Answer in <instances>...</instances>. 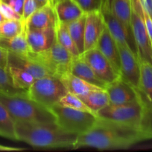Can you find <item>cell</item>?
Segmentation results:
<instances>
[{
	"instance_id": "6da1fadb",
	"label": "cell",
	"mask_w": 152,
	"mask_h": 152,
	"mask_svg": "<svg viewBox=\"0 0 152 152\" xmlns=\"http://www.w3.org/2000/svg\"><path fill=\"white\" fill-rule=\"evenodd\" d=\"M142 140H145L139 129L98 118L92 129L78 135L74 148L126 149Z\"/></svg>"
},
{
	"instance_id": "7a4b0ae2",
	"label": "cell",
	"mask_w": 152,
	"mask_h": 152,
	"mask_svg": "<svg viewBox=\"0 0 152 152\" xmlns=\"http://www.w3.org/2000/svg\"><path fill=\"white\" fill-rule=\"evenodd\" d=\"M17 141L34 148H74L78 135L66 132L53 123H30L15 122Z\"/></svg>"
},
{
	"instance_id": "3957f363",
	"label": "cell",
	"mask_w": 152,
	"mask_h": 152,
	"mask_svg": "<svg viewBox=\"0 0 152 152\" xmlns=\"http://www.w3.org/2000/svg\"><path fill=\"white\" fill-rule=\"evenodd\" d=\"M0 102L7 108L15 122L56 123L55 116L49 108L30 99L26 93L16 95H6L0 93Z\"/></svg>"
},
{
	"instance_id": "277c9868",
	"label": "cell",
	"mask_w": 152,
	"mask_h": 152,
	"mask_svg": "<svg viewBox=\"0 0 152 152\" xmlns=\"http://www.w3.org/2000/svg\"><path fill=\"white\" fill-rule=\"evenodd\" d=\"M58 126L66 132L77 135L88 132L95 124L98 117L95 114L62 106L59 104L50 107Z\"/></svg>"
},
{
	"instance_id": "5b68a950",
	"label": "cell",
	"mask_w": 152,
	"mask_h": 152,
	"mask_svg": "<svg viewBox=\"0 0 152 152\" xmlns=\"http://www.w3.org/2000/svg\"><path fill=\"white\" fill-rule=\"evenodd\" d=\"M66 93V89L59 77L49 76L35 80L27 90L26 94L32 100L49 108L58 104Z\"/></svg>"
},
{
	"instance_id": "8992f818",
	"label": "cell",
	"mask_w": 152,
	"mask_h": 152,
	"mask_svg": "<svg viewBox=\"0 0 152 152\" xmlns=\"http://www.w3.org/2000/svg\"><path fill=\"white\" fill-rule=\"evenodd\" d=\"M144 105L140 99L121 104H109L96 113L98 118L127 125L140 129Z\"/></svg>"
},
{
	"instance_id": "52a82bcc",
	"label": "cell",
	"mask_w": 152,
	"mask_h": 152,
	"mask_svg": "<svg viewBox=\"0 0 152 152\" xmlns=\"http://www.w3.org/2000/svg\"><path fill=\"white\" fill-rule=\"evenodd\" d=\"M29 56L41 64L52 76L60 77L69 71L74 56L57 40L47 50L39 53L29 52Z\"/></svg>"
},
{
	"instance_id": "ba28073f",
	"label": "cell",
	"mask_w": 152,
	"mask_h": 152,
	"mask_svg": "<svg viewBox=\"0 0 152 152\" xmlns=\"http://www.w3.org/2000/svg\"><path fill=\"white\" fill-rule=\"evenodd\" d=\"M132 13L131 28L139 61H147L152 65V43L149 37L142 14L140 0H131Z\"/></svg>"
},
{
	"instance_id": "9c48e42d",
	"label": "cell",
	"mask_w": 152,
	"mask_h": 152,
	"mask_svg": "<svg viewBox=\"0 0 152 152\" xmlns=\"http://www.w3.org/2000/svg\"><path fill=\"white\" fill-rule=\"evenodd\" d=\"M86 63L99 80L106 85L112 83L121 77L116 71L108 59L101 53L97 48L86 50L80 54Z\"/></svg>"
},
{
	"instance_id": "30bf717a",
	"label": "cell",
	"mask_w": 152,
	"mask_h": 152,
	"mask_svg": "<svg viewBox=\"0 0 152 152\" xmlns=\"http://www.w3.org/2000/svg\"><path fill=\"white\" fill-rule=\"evenodd\" d=\"M120 54L121 77L136 90L139 87L140 78V61L137 53L126 45H118Z\"/></svg>"
},
{
	"instance_id": "8fae6325",
	"label": "cell",
	"mask_w": 152,
	"mask_h": 152,
	"mask_svg": "<svg viewBox=\"0 0 152 152\" xmlns=\"http://www.w3.org/2000/svg\"><path fill=\"white\" fill-rule=\"evenodd\" d=\"M101 10L105 22L106 28H107L117 45L129 46L137 54V48L132 32L129 31L117 18L113 16L108 5L106 4L102 6Z\"/></svg>"
},
{
	"instance_id": "7c38bea8",
	"label": "cell",
	"mask_w": 152,
	"mask_h": 152,
	"mask_svg": "<svg viewBox=\"0 0 152 152\" xmlns=\"http://www.w3.org/2000/svg\"><path fill=\"white\" fill-rule=\"evenodd\" d=\"M105 90L108 94L110 104L121 105L139 99L135 88L119 77L106 86Z\"/></svg>"
},
{
	"instance_id": "4fadbf2b",
	"label": "cell",
	"mask_w": 152,
	"mask_h": 152,
	"mask_svg": "<svg viewBox=\"0 0 152 152\" xmlns=\"http://www.w3.org/2000/svg\"><path fill=\"white\" fill-rule=\"evenodd\" d=\"M25 36L30 52L39 53L49 49L56 40L55 27L31 29L25 26Z\"/></svg>"
},
{
	"instance_id": "5bb4252c",
	"label": "cell",
	"mask_w": 152,
	"mask_h": 152,
	"mask_svg": "<svg viewBox=\"0 0 152 152\" xmlns=\"http://www.w3.org/2000/svg\"><path fill=\"white\" fill-rule=\"evenodd\" d=\"M101 10L86 13L84 30V51L96 47L105 28Z\"/></svg>"
},
{
	"instance_id": "9a60e30c",
	"label": "cell",
	"mask_w": 152,
	"mask_h": 152,
	"mask_svg": "<svg viewBox=\"0 0 152 152\" xmlns=\"http://www.w3.org/2000/svg\"><path fill=\"white\" fill-rule=\"evenodd\" d=\"M7 65H13L25 70L34 76L36 80L42 77L52 76L41 64L31 57L29 54L19 55L8 52Z\"/></svg>"
},
{
	"instance_id": "2e32d148",
	"label": "cell",
	"mask_w": 152,
	"mask_h": 152,
	"mask_svg": "<svg viewBox=\"0 0 152 152\" xmlns=\"http://www.w3.org/2000/svg\"><path fill=\"white\" fill-rule=\"evenodd\" d=\"M58 19L52 3L37 9L25 22V26L31 29H42L56 26Z\"/></svg>"
},
{
	"instance_id": "e0dca14e",
	"label": "cell",
	"mask_w": 152,
	"mask_h": 152,
	"mask_svg": "<svg viewBox=\"0 0 152 152\" xmlns=\"http://www.w3.org/2000/svg\"><path fill=\"white\" fill-rule=\"evenodd\" d=\"M95 48H97L101 51V53L108 59L116 72L121 76L120 54H119V48L106 26Z\"/></svg>"
},
{
	"instance_id": "ac0fdd59",
	"label": "cell",
	"mask_w": 152,
	"mask_h": 152,
	"mask_svg": "<svg viewBox=\"0 0 152 152\" xmlns=\"http://www.w3.org/2000/svg\"><path fill=\"white\" fill-rule=\"evenodd\" d=\"M137 91L144 108L152 106V65L147 61H140L139 83Z\"/></svg>"
},
{
	"instance_id": "d6986e66",
	"label": "cell",
	"mask_w": 152,
	"mask_h": 152,
	"mask_svg": "<svg viewBox=\"0 0 152 152\" xmlns=\"http://www.w3.org/2000/svg\"><path fill=\"white\" fill-rule=\"evenodd\" d=\"M59 78L62 81L67 91L77 96L86 95L92 91L98 90V89H105L99 87V86L91 84V83L73 75L69 71L64 73Z\"/></svg>"
},
{
	"instance_id": "ffe728a7",
	"label": "cell",
	"mask_w": 152,
	"mask_h": 152,
	"mask_svg": "<svg viewBox=\"0 0 152 152\" xmlns=\"http://www.w3.org/2000/svg\"><path fill=\"white\" fill-rule=\"evenodd\" d=\"M69 72L91 84L99 86L103 88H105L107 86L104 82L98 78L90 66L86 63L80 55L72 59L69 67Z\"/></svg>"
},
{
	"instance_id": "44dd1931",
	"label": "cell",
	"mask_w": 152,
	"mask_h": 152,
	"mask_svg": "<svg viewBox=\"0 0 152 152\" xmlns=\"http://www.w3.org/2000/svg\"><path fill=\"white\" fill-rule=\"evenodd\" d=\"M53 6L58 20L64 23L72 22L85 14L74 0H61Z\"/></svg>"
},
{
	"instance_id": "7402d4cb",
	"label": "cell",
	"mask_w": 152,
	"mask_h": 152,
	"mask_svg": "<svg viewBox=\"0 0 152 152\" xmlns=\"http://www.w3.org/2000/svg\"><path fill=\"white\" fill-rule=\"evenodd\" d=\"M106 4L108 5L113 16L117 18L129 31H131V13H132L131 0H108L104 5Z\"/></svg>"
},
{
	"instance_id": "603a6c76",
	"label": "cell",
	"mask_w": 152,
	"mask_h": 152,
	"mask_svg": "<svg viewBox=\"0 0 152 152\" xmlns=\"http://www.w3.org/2000/svg\"><path fill=\"white\" fill-rule=\"evenodd\" d=\"M0 45L8 52L16 54L27 55L30 52L25 30L22 33L13 37H0Z\"/></svg>"
},
{
	"instance_id": "cb8c5ba5",
	"label": "cell",
	"mask_w": 152,
	"mask_h": 152,
	"mask_svg": "<svg viewBox=\"0 0 152 152\" xmlns=\"http://www.w3.org/2000/svg\"><path fill=\"white\" fill-rule=\"evenodd\" d=\"M79 97L95 115L99 110L102 109L103 108L110 104L108 94L105 89L92 91L87 94Z\"/></svg>"
},
{
	"instance_id": "d4e9b609",
	"label": "cell",
	"mask_w": 152,
	"mask_h": 152,
	"mask_svg": "<svg viewBox=\"0 0 152 152\" xmlns=\"http://www.w3.org/2000/svg\"><path fill=\"white\" fill-rule=\"evenodd\" d=\"M86 13L75 20L66 23L69 32L80 54L84 52V30Z\"/></svg>"
},
{
	"instance_id": "484cf974",
	"label": "cell",
	"mask_w": 152,
	"mask_h": 152,
	"mask_svg": "<svg viewBox=\"0 0 152 152\" xmlns=\"http://www.w3.org/2000/svg\"><path fill=\"white\" fill-rule=\"evenodd\" d=\"M7 70L11 77L13 86L16 88L27 91L36 80L34 76L18 67L7 65Z\"/></svg>"
},
{
	"instance_id": "4316f807",
	"label": "cell",
	"mask_w": 152,
	"mask_h": 152,
	"mask_svg": "<svg viewBox=\"0 0 152 152\" xmlns=\"http://www.w3.org/2000/svg\"><path fill=\"white\" fill-rule=\"evenodd\" d=\"M55 33L56 40L64 48L66 49L74 57L80 56V53L69 32L66 23L58 20L55 26Z\"/></svg>"
},
{
	"instance_id": "83f0119b",
	"label": "cell",
	"mask_w": 152,
	"mask_h": 152,
	"mask_svg": "<svg viewBox=\"0 0 152 152\" xmlns=\"http://www.w3.org/2000/svg\"><path fill=\"white\" fill-rule=\"evenodd\" d=\"M0 137L17 141L15 121L7 108L0 102Z\"/></svg>"
},
{
	"instance_id": "f1b7e54d",
	"label": "cell",
	"mask_w": 152,
	"mask_h": 152,
	"mask_svg": "<svg viewBox=\"0 0 152 152\" xmlns=\"http://www.w3.org/2000/svg\"><path fill=\"white\" fill-rule=\"evenodd\" d=\"M25 30V22L19 19H6L0 23V37L10 38Z\"/></svg>"
},
{
	"instance_id": "f546056e",
	"label": "cell",
	"mask_w": 152,
	"mask_h": 152,
	"mask_svg": "<svg viewBox=\"0 0 152 152\" xmlns=\"http://www.w3.org/2000/svg\"><path fill=\"white\" fill-rule=\"evenodd\" d=\"M26 92L27 91L16 88L13 86L7 70L0 67V93L6 95H16L25 94Z\"/></svg>"
},
{
	"instance_id": "4dcf8cb0",
	"label": "cell",
	"mask_w": 152,
	"mask_h": 152,
	"mask_svg": "<svg viewBox=\"0 0 152 152\" xmlns=\"http://www.w3.org/2000/svg\"><path fill=\"white\" fill-rule=\"evenodd\" d=\"M58 104L62 105V106L72 108V109L86 111V112H90L94 114L79 96L68 91L60 99L59 102Z\"/></svg>"
},
{
	"instance_id": "1f68e13d",
	"label": "cell",
	"mask_w": 152,
	"mask_h": 152,
	"mask_svg": "<svg viewBox=\"0 0 152 152\" xmlns=\"http://www.w3.org/2000/svg\"><path fill=\"white\" fill-rule=\"evenodd\" d=\"M140 131L144 140L152 139V106L144 108Z\"/></svg>"
},
{
	"instance_id": "d6a6232c",
	"label": "cell",
	"mask_w": 152,
	"mask_h": 152,
	"mask_svg": "<svg viewBox=\"0 0 152 152\" xmlns=\"http://www.w3.org/2000/svg\"><path fill=\"white\" fill-rule=\"evenodd\" d=\"M84 13L101 10L102 7V0H74Z\"/></svg>"
},
{
	"instance_id": "836d02e7",
	"label": "cell",
	"mask_w": 152,
	"mask_h": 152,
	"mask_svg": "<svg viewBox=\"0 0 152 152\" xmlns=\"http://www.w3.org/2000/svg\"><path fill=\"white\" fill-rule=\"evenodd\" d=\"M0 12L6 19H19L22 20V16L15 11L9 4L0 0Z\"/></svg>"
},
{
	"instance_id": "e575fe53",
	"label": "cell",
	"mask_w": 152,
	"mask_h": 152,
	"mask_svg": "<svg viewBox=\"0 0 152 152\" xmlns=\"http://www.w3.org/2000/svg\"><path fill=\"white\" fill-rule=\"evenodd\" d=\"M38 8L35 0H25L22 8V20L25 22Z\"/></svg>"
},
{
	"instance_id": "d590c367",
	"label": "cell",
	"mask_w": 152,
	"mask_h": 152,
	"mask_svg": "<svg viewBox=\"0 0 152 152\" xmlns=\"http://www.w3.org/2000/svg\"><path fill=\"white\" fill-rule=\"evenodd\" d=\"M5 3L13 7V10L17 12L19 14L22 16V8H23L24 1L25 0H2Z\"/></svg>"
},
{
	"instance_id": "8d00e7d4",
	"label": "cell",
	"mask_w": 152,
	"mask_h": 152,
	"mask_svg": "<svg viewBox=\"0 0 152 152\" xmlns=\"http://www.w3.org/2000/svg\"><path fill=\"white\" fill-rule=\"evenodd\" d=\"M8 51L0 45V67L7 69Z\"/></svg>"
},
{
	"instance_id": "74e56055",
	"label": "cell",
	"mask_w": 152,
	"mask_h": 152,
	"mask_svg": "<svg viewBox=\"0 0 152 152\" xmlns=\"http://www.w3.org/2000/svg\"><path fill=\"white\" fill-rule=\"evenodd\" d=\"M142 5L152 19V0H140Z\"/></svg>"
},
{
	"instance_id": "f35d334b",
	"label": "cell",
	"mask_w": 152,
	"mask_h": 152,
	"mask_svg": "<svg viewBox=\"0 0 152 152\" xmlns=\"http://www.w3.org/2000/svg\"><path fill=\"white\" fill-rule=\"evenodd\" d=\"M25 150V148H14V147H8L4 146V145H0V151H23Z\"/></svg>"
},
{
	"instance_id": "ab89813d",
	"label": "cell",
	"mask_w": 152,
	"mask_h": 152,
	"mask_svg": "<svg viewBox=\"0 0 152 152\" xmlns=\"http://www.w3.org/2000/svg\"><path fill=\"white\" fill-rule=\"evenodd\" d=\"M35 1L38 5L39 8L49 4V3H51V0H35Z\"/></svg>"
},
{
	"instance_id": "60d3db41",
	"label": "cell",
	"mask_w": 152,
	"mask_h": 152,
	"mask_svg": "<svg viewBox=\"0 0 152 152\" xmlns=\"http://www.w3.org/2000/svg\"><path fill=\"white\" fill-rule=\"evenodd\" d=\"M4 20H6V19L4 17V16H3V15L1 14V12H0V23H1L2 22H4Z\"/></svg>"
},
{
	"instance_id": "b9f144b4",
	"label": "cell",
	"mask_w": 152,
	"mask_h": 152,
	"mask_svg": "<svg viewBox=\"0 0 152 152\" xmlns=\"http://www.w3.org/2000/svg\"><path fill=\"white\" fill-rule=\"evenodd\" d=\"M60 1H61V0H51V3L52 4V5H54V4H56L57 2H58Z\"/></svg>"
},
{
	"instance_id": "7bdbcfd3",
	"label": "cell",
	"mask_w": 152,
	"mask_h": 152,
	"mask_svg": "<svg viewBox=\"0 0 152 152\" xmlns=\"http://www.w3.org/2000/svg\"><path fill=\"white\" fill-rule=\"evenodd\" d=\"M107 1H108V0H102V1H103V4H102V6L104 5V4H105L107 2Z\"/></svg>"
}]
</instances>
